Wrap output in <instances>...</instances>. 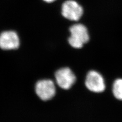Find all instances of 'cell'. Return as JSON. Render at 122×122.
I'll use <instances>...</instances> for the list:
<instances>
[{"mask_svg":"<svg viewBox=\"0 0 122 122\" xmlns=\"http://www.w3.org/2000/svg\"><path fill=\"white\" fill-rule=\"evenodd\" d=\"M62 15L67 20L77 21L81 20L84 13L83 7L74 0H67L62 6Z\"/></svg>","mask_w":122,"mask_h":122,"instance_id":"3957f363","label":"cell"},{"mask_svg":"<svg viewBox=\"0 0 122 122\" xmlns=\"http://www.w3.org/2000/svg\"><path fill=\"white\" fill-rule=\"evenodd\" d=\"M85 85L88 90L95 93H101L105 89L103 77L99 72L92 70L87 74Z\"/></svg>","mask_w":122,"mask_h":122,"instance_id":"5b68a950","label":"cell"},{"mask_svg":"<svg viewBox=\"0 0 122 122\" xmlns=\"http://www.w3.org/2000/svg\"><path fill=\"white\" fill-rule=\"evenodd\" d=\"M112 92L114 97L118 100H122V79H117L114 81Z\"/></svg>","mask_w":122,"mask_h":122,"instance_id":"52a82bcc","label":"cell"},{"mask_svg":"<svg viewBox=\"0 0 122 122\" xmlns=\"http://www.w3.org/2000/svg\"><path fill=\"white\" fill-rule=\"evenodd\" d=\"M35 91L40 100L43 101L50 100L55 97L56 94L55 84L51 79L39 80L36 83Z\"/></svg>","mask_w":122,"mask_h":122,"instance_id":"7a4b0ae2","label":"cell"},{"mask_svg":"<svg viewBox=\"0 0 122 122\" xmlns=\"http://www.w3.org/2000/svg\"><path fill=\"white\" fill-rule=\"evenodd\" d=\"M57 85L61 89L69 90L76 81V76L68 67H63L57 70L55 74Z\"/></svg>","mask_w":122,"mask_h":122,"instance_id":"277c9868","label":"cell"},{"mask_svg":"<svg viewBox=\"0 0 122 122\" xmlns=\"http://www.w3.org/2000/svg\"><path fill=\"white\" fill-rule=\"evenodd\" d=\"M20 46L17 34L13 30H7L0 34V48L3 51L15 50Z\"/></svg>","mask_w":122,"mask_h":122,"instance_id":"8992f818","label":"cell"},{"mask_svg":"<svg viewBox=\"0 0 122 122\" xmlns=\"http://www.w3.org/2000/svg\"><path fill=\"white\" fill-rule=\"evenodd\" d=\"M70 35L68 38V43L72 47L81 48L84 44L90 40L88 30L83 24H77L71 26L69 28Z\"/></svg>","mask_w":122,"mask_h":122,"instance_id":"6da1fadb","label":"cell"},{"mask_svg":"<svg viewBox=\"0 0 122 122\" xmlns=\"http://www.w3.org/2000/svg\"><path fill=\"white\" fill-rule=\"evenodd\" d=\"M44 1H45V2H46V3H52V2H53L54 1H55L56 0H43Z\"/></svg>","mask_w":122,"mask_h":122,"instance_id":"ba28073f","label":"cell"}]
</instances>
